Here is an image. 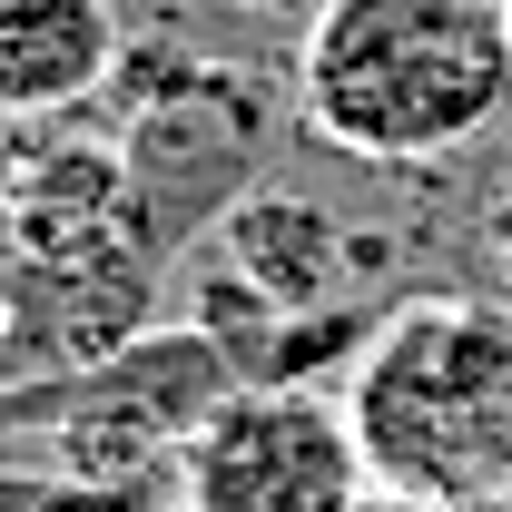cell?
Wrapping results in <instances>:
<instances>
[{
    "label": "cell",
    "instance_id": "6da1fadb",
    "mask_svg": "<svg viewBox=\"0 0 512 512\" xmlns=\"http://www.w3.org/2000/svg\"><path fill=\"white\" fill-rule=\"evenodd\" d=\"M512 119L503 0H325L296 40V128L414 168Z\"/></svg>",
    "mask_w": 512,
    "mask_h": 512
},
{
    "label": "cell",
    "instance_id": "7a4b0ae2",
    "mask_svg": "<svg viewBox=\"0 0 512 512\" xmlns=\"http://www.w3.org/2000/svg\"><path fill=\"white\" fill-rule=\"evenodd\" d=\"M345 424L365 483L434 512L512 493V306L503 296H404L345 365Z\"/></svg>",
    "mask_w": 512,
    "mask_h": 512
},
{
    "label": "cell",
    "instance_id": "3957f363",
    "mask_svg": "<svg viewBox=\"0 0 512 512\" xmlns=\"http://www.w3.org/2000/svg\"><path fill=\"white\" fill-rule=\"evenodd\" d=\"M266 138H276V99L256 69L188 60L168 89H148L119 109V168H128V237L168 256L207 237L237 197L266 178Z\"/></svg>",
    "mask_w": 512,
    "mask_h": 512
},
{
    "label": "cell",
    "instance_id": "277c9868",
    "mask_svg": "<svg viewBox=\"0 0 512 512\" xmlns=\"http://www.w3.org/2000/svg\"><path fill=\"white\" fill-rule=\"evenodd\" d=\"M237 355L207 325H148L119 355L69 365L40 394H0V414H50L60 424V473L69 483H138L158 453H178L237 394Z\"/></svg>",
    "mask_w": 512,
    "mask_h": 512
},
{
    "label": "cell",
    "instance_id": "5b68a950",
    "mask_svg": "<svg viewBox=\"0 0 512 512\" xmlns=\"http://www.w3.org/2000/svg\"><path fill=\"white\" fill-rule=\"evenodd\" d=\"M365 453L316 384H237L178 444V512H345Z\"/></svg>",
    "mask_w": 512,
    "mask_h": 512
},
{
    "label": "cell",
    "instance_id": "8992f818",
    "mask_svg": "<svg viewBox=\"0 0 512 512\" xmlns=\"http://www.w3.org/2000/svg\"><path fill=\"white\" fill-rule=\"evenodd\" d=\"M148 325H158V256L138 237L89 247V256H20V276L0 296V355L69 375V365L119 355Z\"/></svg>",
    "mask_w": 512,
    "mask_h": 512
},
{
    "label": "cell",
    "instance_id": "52a82bcc",
    "mask_svg": "<svg viewBox=\"0 0 512 512\" xmlns=\"http://www.w3.org/2000/svg\"><path fill=\"white\" fill-rule=\"evenodd\" d=\"M128 50L119 0H0V119H69L109 99Z\"/></svg>",
    "mask_w": 512,
    "mask_h": 512
},
{
    "label": "cell",
    "instance_id": "ba28073f",
    "mask_svg": "<svg viewBox=\"0 0 512 512\" xmlns=\"http://www.w3.org/2000/svg\"><path fill=\"white\" fill-rule=\"evenodd\" d=\"M207 247L217 266H237L266 306H335V286H345V266H355V237H345V217L306 188H276V178H256L217 227H207Z\"/></svg>",
    "mask_w": 512,
    "mask_h": 512
},
{
    "label": "cell",
    "instance_id": "9c48e42d",
    "mask_svg": "<svg viewBox=\"0 0 512 512\" xmlns=\"http://www.w3.org/2000/svg\"><path fill=\"white\" fill-rule=\"evenodd\" d=\"M10 227H20V256H89L128 237V168L119 138H69L50 158H30L10 178Z\"/></svg>",
    "mask_w": 512,
    "mask_h": 512
},
{
    "label": "cell",
    "instance_id": "30bf717a",
    "mask_svg": "<svg viewBox=\"0 0 512 512\" xmlns=\"http://www.w3.org/2000/svg\"><path fill=\"white\" fill-rule=\"evenodd\" d=\"M0 512H138L119 483H69V473H0Z\"/></svg>",
    "mask_w": 512,
    "mask_h": 512
},
{
    "label": "cell",
    "instance_id": "8fae6325",
    "mask_svg": "<svg viewBox=\"0 0 512 512\" xmlns=\"http://www.w3.org/2000/svg\"><path fill=\"white\" fill-rule=\"evenodd\" d=\"M345 512H434V503H414V493H394V483H365Z\"/></svg>",
    "mask_w": 512,
    "mask_h": 512
},
{
    "label": "cell",
    "instance_id": "7c38bea8",
    "mask_svg": "<svg viewBox=\"0 0 512 512\" xmlns=\"http://www.w3.org/2000/svg\"><path fill=\"white\" fill-rule=\"evenodd\" d=\"M237 10H247V20H316L325 0H237Z\"/></svg>",
    "mask_w": 512,
    "mask_h": 512
},
{
    "label": "cell",
    "instance_id": "4fadbf2b",
    "mask_svg": "<svg viewBox=\"0 0 512 512\" xmlns=\"http://www.w3.org/2000/svg\"><path fill=\"white\" fill-rule=\"evenodd\" d=\"M503 247H512V207H503Z\"/></svg>",
    "mask_w": 512,
    "mask_h": 512
},
{
    "label": "cell",
    "instance_id": "5bb4252c",
    "mask_svg": "<svg viewBox=\"0 0 512 512\" xmlns=\"http://www.w3.org/2000/svg\"><path fill=\"white\" fill-rule=\"evenodd\" d=\"M503 30H512V0H503Z\"/></svg>",
    "mask_w": 512,
    "mask_h": 512
}]
</instances>
